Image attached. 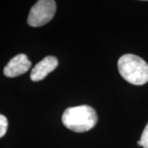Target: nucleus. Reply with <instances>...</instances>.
Returning <instances> with one entry per match:
<instances>
[{
    "mask_svg": "<svg viewBox=\"0 0 148 148\" xmlns=\"http://www.w3.org/2000/svg\"><path fill=\"white\" fill-rule=\"evenodd\" d=\"M62 122L67 128L75 132H84L95 127L97 122L95 110L89 106L69 107L64 111Z\"/></svg>",
    "mask_w": 148,
    "mask_h": 148,
    "instance_id": "obj_1",
    "label": "nucleus"
},
{
    "mask_svg": "<svg viewBox=\"0 0 148 148\" xmlns=\"http://www.w3.org/2000/svg\"><path fill=\"white\" fill-rule=\"evenodd\" d=\"M118 69L123 78L131 84L141 86L148 82V64L139 56L123 55L118 61Z\"/></svg>",
    "mask_w": 148,
    "mask_h": 148,
    "instance_id": "obj_2",
    "label": "nucleus"
},
{
    "mask_svg": "<svg viewBox=\"0 0 148 148\" xmlns=\"http://www.w3.org/2000/svg\"><path fill=\"white\" fill-rule=\"evenodd\" d=\"M56 3L53 0H39L29 12L27 23L33 27H42L53 19Z\"/></svg>",
    "mask_w": 148,
    "mask_h": 148,
    "instance_id": "obj_3",
    "label": "nucleus"
},
{
    "mask_svg": "<svg viewBox=\"0 0 148 148\" xmlns=\"http://www.w3.org/2000/svg\"><path fill=\"white\" fill-rule=\"evenodd\" d=\"M32 67V62L24 53L17 54L11 59L3 69V73L8 77H16L26 73Z\"/></svg>",
    "mask_w": 148,
    "mask_h": 148,
    "instance_id": "obj_4",
    "label": "nucleus"
},
{
    "mask_svg": "<svg viewBox=\"0 0 148 148\" xmlns=\"http://www.w3.org/2000/svg\"><path fill=\"white\" fill-rule=\"evenodd\" d=\"M58 61L53 56H47L40 61L33 68L31 73V79L33 82H40L46 77L48 74L58 67Z\"/></svg>",
    "mask_w": 148,
    "mask_h": 148,
    "instance_id": "obj_5",
    "label": "nucleus"
},
{
    "mask_svg": "<svg viewBox=\"0 0 148 148\" xmlns=\"http://www.w3.org/2000/svg\"><path fill=\"white\" fill-rule=\"evenodd\" d=\"M8 119L4 115L0 114V138H3L8 131Z\"/></svg>",
    "mask_w": 148,
    "mask_h": 148,
    "instance_id": "obj_6",
    "label": "nucleus"
},
{
    "mask_svg": "<svg viewBox=\"0 0 148 148\" xmlns=\"http://www.w3.org/2000/svg\"><path fill=\"white\" fill-rule=\"evenodd\" d=\"M138 145L144 148H148V123L143 130L140 141H138Z\"/></svg>",
    "mask_w": 148,
    "mask_h": 148,
    "instance_id": "obj_7",
    "label": "nucleus"
}]
</instances>
